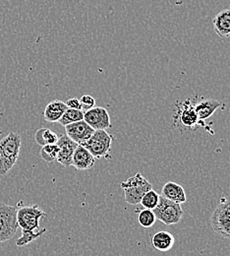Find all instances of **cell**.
<instances>
[{
    "instance_id": "cell-1",
    "label": "cell",
    "mask_w": 230,
    "mask_h": 256,
    "mask_svg": "<svg viewBox=\"0 0 230 256\" xmlns=\"http://www.w3.org/2000/svg\"><path fill=\"white\" fill-rule=\"evenodd\" d=\"M22 138L15 132H10L0 141V162L7 174L16 164L20 155Z\"/></svg>"
},
{
    "instance_id": "cell-2",
    "label": "cell",
    "mask_w": 230,
    "mask_h": 256,
    "mask_svg": "<svg viewBox=\"0 0 230 256\" xmlns=\"http://www.w3.org/2000/svg\"><path fill=\"white\" fill-rule=\"evenodd\" d=\"M120 188L124 192L125 201L130 205L140 204L144 194L153 190L152 184L140 172L128 178L125 182H122Z\"/></svg>"
},
{
    "instance_id": "cell-3",
    "label": "cell",
    "mask_w": 230,
    "mask_h": 256,
    "mask_svg": "<svg viewBox=\"0 0 230 256\" xmlns=\"http://www.w3.org/2000/svg\"><path fill=\"white\" fill-rule=\"evenodd\" d=\"M211 226L217 234L230 240V197L221 198L211 217Z\"/></svg>"
},
{
    "instance_id": "cell-4",
    "label": "cell",
    "mask_w": 230,
    "mask_h": 256,
    "mask_svg": "<svg viewBox=\"0 0 230 256\" xmlns=\"http://www.w3.org/2000/svg\"><path fill=\"white\" fill-rule=\"evenodd\" d=\"M112 141L113 136L106 130H95L91 138L82 144V146H84L95 159L109 158Z\"/></svg>"
},
{
    "instance_id": "cell-5",
    "label": "cell",
    "mask_w": 230,
    "mask_h": 256,
    "mask_svg": "<svg viewBox=\"0 0 230 256\" xmlns=\"http://www.w3.org/2000/svg\"><path fill=\"white\" fill-rule=\"evenodd\" d=\"M157 220H160L166 226L180 223L183 218V209L180 204L174 203L162 195L160 196V202L158 206L153 210Z\"/></svg>"
},
{
    "instance_id": "cell-6",
    "label": "cell",
    "mask_w": 230,
    "mask_h": 256,
    "mask_svg": "<svg viewBox=\"0 0 230 256\" xmlns=\"http://www.w3.org/2000/svg\"><path fill=\"white\" fill-rule=\"evenodd\" d=\"M16 206H10L0 202V242H5L11 240L19 226L17 223Z\"/></svg>"
},
{
    "instance_id": "cell-7",
    "label": "cell",
    "mask_w": 230,
    "mask_h": 256,
    "mask_svg": "<svg viewBox=\"0 0 230 256\" xmlns=\"http://www.w3.org/2000/svg\"><path fill=\"white\" fill-rule=\"evenodd\" d=\"M42 217H46V213L37 205L21 207L17 211V223L22 230L34 232L38 230L39 220Z\"/></svg>"
},
{
    "instance_id": "cell-8",
    "label": "cell",
    "mask_w": 230,
    "mask_h": 256,
    "mask_svg": "<svg viewBox=\"0 0 230 256\" xmlns=\"http://www.w3.org/2000/svg\"><path fill=\"white\" fill-rule=\"evenodd\" d=\"M84 120L94 130H106L111 128L110 116L106 108L95 106L84 112Z\"/></svg>"
},
{
    "instance_id": "cell-9",
    "label": "cell",
    "mask_w": 230,
    "mask_h": 256,
    "mask_svg": "<svg viewBox=\"0 0 230 256\" xmlns=\"http://www.w3.org/2000/svg\"><path fill=\"white\" fill-rule=\"evenodd\" d=\"M176 122L186 128H194L199 124V118L195 110V104L191 100H186L177 106Z\"/></svg>"
},
{
    "instance_id": "cell-10",
    "label": "cell",
    "mask_w": 230,
    "mask_h": 256,
    "mask_svg": "<svg viewBox=\"0 0 230 256\" xmlns=\"http://www.w3.org/2000/svg\"><path fill=\"white\" fill-rule=\"evenodd\" d=\"M66 135L76 142L78 145H82L87 142L95 130L91 128L85 120L71 124L65 126Z\"/></svg>"
},
{
    "instance_id": "cell-11",
    "label": "cell",
    "mask_w": 230,
    "mask_h": 256,
    "mask_svg": "<svg viewBox=\"0 0 230 256\" xmlns=\"http://www.w3.org/2000/svg\"><path fill=\"white\" fill-rule=\"evenodd\" d=\"M56 145L59 148L57 162L65 168L70 166L72 164L73 155L78 144L73 140H71L66 134H63L58 136V141Z\"/></svg>"
},
{
    "instance_id": "cell-12",
    "label": "cell",
    "mask_w": 230,
    "mask_h": 256,
    "mask_svg": "<svg viewBox=\"0 0 230 256\" xmlns=\"http://www.w3.org/2000/svg\"><path fill=\"white\" fill-rule=\"evenodd\" d=\"M96 164L95 157L82 145H78L72 159V164L78 170H87Z\"/></svg>"
},
{
    "instance_id": "cell-13",
    "label": "cell",
    "mask_w": 230,
    "mask_h": 256,
    "mask_svg": "<svg viewBox=\"0 0 230 256\" xmlns=\"http://www.w3.org/2000/svg\"><path fill=\"white\" fill-rule=\"evenodd\" d=\"M161 195L166 199L180 205L182 203H185L187 200L186 193L182 186L173 182H168L165 184L162 190Z\"/></svg>"
},
{
    "instance_id": "cell-14",
    "label": "cell",
    "mask_w": 230,
    "mask_h": 256,
    "mask_svg": "<svg viewBox=\"0 0 230 256\" xmlns=\"http://www.w3.org/2000/svg\"><path fill=\"white\" fill-rule=\"evenodd\" d=\"M215 32L221 38L230 36V9L221 11L213 20Z\"/></svg>"
},
{
    "instance_id": "cell-15",
    "label": "cell",
    "mask_w": 230,
    "mask_h": 256,
    "mask_svg": "<svg viewBox=\"0 0 230 256\" xmlns=\"http://www.w3.org/2000/svg\"><path fill=\"white\" fill-rule=\"evenodd\" d=\"M67 110L66 104L62 100H54L47 104L43 112L44 120L47 122H58Z\"/></svg>"
},
{
    "instance_id": "cell-16",
    "label": "cell",
    "mask_w": 230,
    "mask_h": 256,
    "mask_svg": "<svg viewBox=\"0 0 230 256\" xmlns=\"http://www.w3.org/2000/svg\"><path fill=\"white\" fill-rule=\"evenodd\" d=\"M222 106V102L215 98L203 100L199 104H195V110L197 112L199 120H206L211 118L215 112Z\"/></svg>"
},
{
    "instance_id": "cell-17",
    "label": "cell",
    "mask_w": 230,
    "mask_h": 256,
    "mask_svg": "<svg viewBox=\"0 0 230 256\" xmlns=\"http://www.w3.org/2000/svg\"><path fill=\"white\" fill-rule=\"evenodd\" d=\"M175 244V238L169 232L161 230L154 234L152 238V244L154 248L162 252H169Z\"/></svg>"
},
{
    "instance_id": "cell-18",
    "label": "cell",
    "mask_w": 230,
    "mask_h": 256,
    "mask_svg": "<svg viewBox=\"0 0 230 256\" xmlns=\"http://www.w3.org/2000/svg\"><path fill=\"white\" fill-rule=\"evenodd\" d=\"M34 141L41 147L56 144L58 141V135L48 128H40L36 130L34 134Z\"/></svg>"
},
{
    "instance_id": "cell-19",
    "label": "cell",
    "mask_w": 230,
    "mask_h": 256,
    "mask_svg": "<svg viewBox=\"0 0 230 256\" xmlns=\"http://www.w3.org/2000/svg\"><path fill=\"white\" fill-rule=\"evenodd\" d=\"M81 120H84V112L83 110H72V108H67L64 114L62 116V118H60V120L58 122L62 126L65 128L66 126H69L71 124L78 122Z\"/></svg>"
},
{
    "instance_id": "cell-20",
    "label": "cell",
    "mask_w": 230,
    "mask_h": 256,
    "mask_svg": "<svg viewBox=\"0 0 230 256\" xmlns=\"http://www.w3.org/2000/svg\"><path fill=\"white\" fill-rule=\"evenodd\" d=\"M160 196L161 195L156 190H151L144 194V196L141 199L140 204L144 207V209L154 210L160 202Z\"/></svg>"
},
{
    "instance_id": "cell-21",
    "label": "cell",
    "mask_w": 230,
    "mask_h": 256,
    "mask_svg": "<svg viewBox=\"0 0 230 256\" xmlns=\"http://www.w3.org/2000/svg\"><path fill=\"white\" fill-rule=\"evenodd\" d=\"M46 232V228H41L37 232H29V230H22V236L17 240L16 246H24L31 244L35 238L41 236Z\"/></svg>"
},
{
    "instance_id": "cell-22",
    "label": "cell",
    "mask_w": 230,
    "mask_h": 256,
    "mask_svg": "<svg viewBox=\"0 0 230 256\" xmlns=\"http://www.w3.org/2000/svg\"><path fill=\"white\" fill-rule=\"evenodd\" d=\"M59 148L56 144H51V145H45L41 147L40 150V157L41 159L47 162H52L57 160V156H58Z\"/></svg>"
},
{
    "instance_id": "cell-23",
    "label": "cell",
    "mask_w": 230,
    "mask_h": 256,
    "mask_svg": "<svg viewBox=\"0 0 230 256\" xmlns=\"http://www.w3.org/2000/svg\"><path fill=\"white\" fill-rule=\"evenodd\" d=\"M156 221H157V218L153 210L144 209L139 213L138 222L143 228H151L155 224Z\"/></svg>"
},
{
    "instance_id": "cell-24",
    "label": "cell",
    "mask_w": 230,
    "mask_h": 256,
    "mask_svg": "<svg viewBox=\"0 0 230 256\" xmlns=\"http://www.w3.org/2000/svg\"><path fill=\"white\" fill-rule=\"evenodd\" d=\"M79 100L81 104V108L84 112L87 110H90L91 108H95V106H96V100L94 98V96H90V95H84V96H81V98Z\"/></svg>"
},
{
    "instance_id": "cell-25",
    "label": "cell",
    "mask_w": 230,
    "mask_h": 256,
    "mask_svg": "<svg viewBox=\"0 0 230 256\" xmlns=\"http://www.w3.org/2000/svg\"><path fill=\"white\" fill-rule=\"evenodd\" d=\"M66 106L68 108H72V110H82L81 108V104H80V100L79 98H69L65 102Z\"/></svg>"
},
{
    "instance_id": "cell-26",
    "label": "cell",
    "mask_w": 230,
    "mask_h": 256,
    "mask_svg": "<svg viewBox=\"0 0 230 256\" xmlns=\"http://www.w3.org/2000/svg\"><path fill=\"white\" fill-rule=\"evenodd\" d=\"M1 135H2V131H0V136ZM5 174H6V172H5V170H4L3 166H2V164L0 162V176H5Z\"/></svg>"
}]
</instances>
